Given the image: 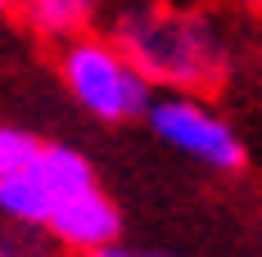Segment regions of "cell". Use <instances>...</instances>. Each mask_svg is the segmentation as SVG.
<instances>
[{"instance_id": "obj_13", "label": "cell", "mask_w": 262, "mask_h": 257, "mask_svg": "<svg viewBox=\"0 0 262 257\" xmlns=\"http://www.w3.org/2000/svg\"><path fill=\"white\" fill-rule=\"evenodd\" d=\"M244 9H253V14H262V0H239Z\"/></svg>"}, {"instance_id": "obj_1", "label": "cell", "mask_w": 262, "mask_h": 257, "mask_svg": "<svg viewBox=\"0 0 262 257\" xmlns=\"http://www.w3.org/2000/svg\"><path fill=\"white\" fill-rule=\"evenodd\" d=\"M108 36L154 86L177 95H204L231 73V36L212 9H172L158 0L154 9L108 18Z\"/></svg>"}, {"instance_id": "obj_4", "label": "cell", "mask_w": 262, "mask_h": 257, "mask_svg": "<svg viewBox=\"0 0 262 257\" xmlns=\"http://www.w3.org/2000/svg\"><path fill=\"white\" fill-rule=\"evenodd\" d=\"M46 235H50V244L68 248V253H81V257L104 253L122 239V207L95 185V190H86L77 199H63L54 207Z\"/></svg>"}, {"instance_id": "obj_6", "label": "cell", "mask_w": 262, "mask_h": 257, "mask_svg": "<svg viewBox=\"0 0 262 257\" xmlns=\"http://www.w3.org/2000/svg\"><path fill=\"white\" fill-rule=\"evenodd\" d=\"M32 172H36V180L54 194V203L77 199V194H86V190L100 185L91 158L81 154V149H73V145H54V140H46V149H41V158H36Z\"/></svg>"}, {"instance_id": "obj_8", "label": "cell", "mask_w": 262, "mask_h": 257, "mask_svg": "<svg viewBox=\"0 0 262 257\" xmlns=\"http://www.w3.org/2000/svg\"><path fill=\"white\" fill-rule=\"evenodd\" d=\"M41 149H46L41 135L0 122V180H5V176H18V172H32L36 158H41Z\"/></svg>"}, {"instance_id": "obj_11", "label": "cell", "mask_w": 262, "mask_h": 257, "mask_svg": "<svg viewBox=\"0 0 262 257\" xmlns=\"http://www.w3.org/2000/svg\"><path fill=\"white\" fill-rule=\"evenodd\" d=\"M91 257H172V253H140V248H122V244H113V248L91 253Z\"/></svg>"}, {"instance_id": "obj_12", "label": "cell", "mask_w": 262, "mask_h": 257, "mask_svg": "<svg viewBox=\"0 0 262 257\" xmlns=\"http://www.w3.org/2000/svg\"><path fill=\"white\" fill-rule=\"evenodd\" d=\"M163 5H172V9H208L212 0H163Z\"/></svg>"}, {"instance_id": "obj_2", "label": "cell", "mask_w": 262, "mask_h": 257, "mask_svg": "<svg viewBox=\"0 0 262 257\" xmlns=\"http://www.w3.org/2000/svg\"><path fill=\"white\" fill-rule=\"evenodd\" d=\"M59 81L81 113H91L95 122H108V127L149 118L158 100V86L122 54L113 36H100V32L59 50Z\"/></svg>"}, {"instance_id": "obj_14", "label": "cell", "mask_w": 262, "mask_h": 257, "mask_svg": "<svg viewBox=\"0 0 262 257\" xmlns=\"http://www.w3.org/2000/svg\"><path fill=\"white\" fill-rule=\"evenodd\" d=\"M9 5H14V0H0V14H5V9H9Z\"/></svg>"}, {"instance_id": "obj_7", "label": "cell", "mask_w": 262, "mask_h": 257, "mask_svg": "<svg viewBox=\"0 0 262 257\" xmlns=\"http://www.w3.org/2000/svg\"><path fill=\"white\" fill-rule=\"evenodd\" d=\"M54 194L36 180V172H18V176L0 180V217L14 221V226H32V230H46L54 217Z\"/></svg>"}, {"instance_id": "obj_5", "label": "cell", "mask_w": 262, "mask_h": 257, "mask_svg": "<svg viewBox=\"0 0 262 257\" xmlns=\"http://www.w3.org/2000/svg\"><path fill=\"white\" fill-rule=\"evenodd\" d=\"M18 9H23V23L36 36L59 41V50H63V45L95 32V18L104 5L100 0H18Z\"/></svg>"}, {"instance_id": "obj_9", "label": "cell", "mask_w": 262, "mask_h": 257, "mask_svg": "<svg viewBox=\"0 0 262 257\" xmlns=\"http://www.w3.org/2000/svg\"><path fill=\"white\" fill-rule=\"evenodd\" d=\"M0 257H50V235L0 217Z\"/></svg>"}, {"instance_id": "obj_3", "label": "cell", "mask_w": 262, "mask_h": 257, "mask_svg": "<svg viewBox=\"0 0 262 257\" xmlns=\"http://www.w3.org/2000/svg\"><path fill=\"white\" fill-rule=\"evenodd\" d=\"M145 122H149V131H154L167 149H177L181 158H194V162H204L212 172H239L249 162V149H244L239 131L204 95L163 90Z\"/></svg>"}, {"instance_id": "obj_10", "label": "cell", "mask_w": 262, "mask_h": 257, "mask_svg": "<svg viewBox=\"0 0 262 257\" xmlns=\"http://www.w3.org/2000/svg\"><path fill=\"white\" fill-rule=\"evenodd\" d=\"M108 5V18H122V14H140V9H154L158 0H100Z\"/></svg>"}]
</instances>
